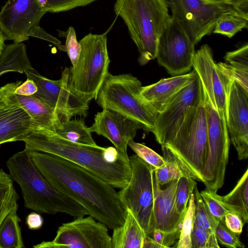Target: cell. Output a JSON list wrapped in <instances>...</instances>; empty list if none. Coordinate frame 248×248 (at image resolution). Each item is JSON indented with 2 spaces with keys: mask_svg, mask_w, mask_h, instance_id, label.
<instances>
[{
  "mask_svg": "<svg viewBox=\"0 0 248 248\" xmlns=\"http://www.w3.org/2000/svg\"><path fill=\"white\" fill-rule=\"evenodd\" d=\"M196 186L197 183L190 176H182L178 179L175 197V208L184 217L188 201Z\"/></svg>",
  "mask_w": 248,
  "mask_h": 248,
  "instance_id": "33",
  "label": "cell"
},
{
  "mask_svg": "<svg viewBox=\"0 0 248 248\" xmlns=\"http://www.w3.org/2000/svg\"><path fill=\"white\" fill-rule=\"evenodd\" d=\"M27 78L32 79L37 87L33 95L67 119L73 116L86 117L90 101L75 93L69 84L70 68H65L58 80L48 79L32 68L25 71Z\"/></svg>",
  "mask_w": 248,
  "mask_h": 248,
  "instance_id": "11",
  "label": "cell"
},
{
  "mask_svg": "<svg viewBox=\"0 0 248 248\" xmlns=\"http://www.w3.org/2000/svg\"><path fill=\"white\" fill-rule=\"evenodd\" d=\"M177 181L170 182L165 189H161L159 185L156 187L154 206L155 229L168 232L181 229L184 217L177 212L175 204Z\"/></svg>",
  "mask_w": 248,
  "mask_h": 248,
  "instance_id": "20",
  "label": "cell"
},
{
  "mask_svg": "<svg viewBox=\"0 0 248 248\" xmlns=\"http://www.w3.org/2000/svg\"><path fill=\"white\" fill-rule=\"evenodd\" d=\"M42 9L47 12L58 13L88 5L97 0H38Z\"/></svg>",
  "mask_w": 248,
  "mask_h": 248,
  "instance_id": "35",
  "label": "cell"
},
{
  "mask_svg": "<svg viewBox=\"0 0 248 248\" xmlns=\"http://www.w3.org/2000/svg\"><path fill=\"white\" fill-rule=\"evenodd\" d=\"M200 193L210 213L218 222L230 212L221 202L220 195L217 192L205 188Z\"/></svg>",
  "mask_w": 248,
  "mask_h": 248,
  "instance_id": "37",
  "label": "cell"
},
{
  "mask_svg": "<svg viewBox=\"0 0 248 248\" xmlns=\"http://www.w3.org/2000/svg\"><path fill=\"white\" fill-rule=\"evenodd\" d=\"M203 98L202 86L196 72L170 101L165 109L156 114L153 134L161 145L175 135L187 115Z\"/></svg>",
  "mask_w": 248,
  "mask_h": 248,
  "instance_id": "12",
  "label": "cell"
},
{
  "mask_svg": "<svg viewBox=\"0 0 248 248\" xmlns=\"http://www.w3.org/2000/svg\"><path fill=\"white\" fill-rule=\"evenodd\" d=\"M37 91V87L34 82L27 78V80L17 86L14 93L16 94L25 96L33 95Z\"/></svg>",
  "mask_w": 248,
  "mask_h": 248,
  "instance_id": "44",
  "label": "cell"
},
{
  "mask_svg": "<svg viewBox=\"0 0 248 248\" xmlns=\"http://www.w3.org/2000/svg\"><path fill=\"white\" fill-rule=\"evenodd\" d=\"M19 196L9 174L0 169V225L13 209L18 208Z\"/></svg>",
  "mask_w": 248,
  "mask_h": 248,
  "instance_id": "29",
  "label": "cell"
},
{
  "mask_svg": "<svg viewBox=\"0 0 248 248\" xmlns=\"http://www.w3.org/2000/svg\"><path fill=\"white\" fill-rule=\"evenodd\" d=\"M6 166L11 178L21 188L26 208L40 213H65L75 218L88 215L82 206L48 183L33 162L28 149L14 154Z\"/></svg>",
  "mask_w": 248,
  "mask_h": 248,
  "instance_id": "3",
  "label": "cell"
},
{
  "mask_svg": "<svg viewBox=\"0 0 248 248\" xmlns=\"http://www.w3.org/2000/svg\"><path fill=\"white\" fill-rule=\"evenodd\" d=\"M187 209L183 219L177 247L192 248L191 234L194 226L195 200L192 193L188 201Z\"/></svg>",
  "mask_w": 248,
  "mask_h": 248,
  "instance_id": "34",
  "label": "cell"
},
{
  "mask_svg": "<svg viewBox=\"0 0 248 248\" xmlns=\"http://www.w3.org/2000/svg\"><path fill=\"white\" fill-rule=\"evenodd\" d=\"M227 125L239 160L248 157V92L235 81L230 87L227 105Z\"/></svg>",
  "mask_w": 248,
  "mask_h": 248,
  "instance_id": "18",
  "label": "cell"
},
{
  "mask_svg": "<svg viewBox=\"0 0 248 248\" xmlns=\"http://www.w3.org/2000/svg\"><path fill=\"white\" fill-rule=\"evenodd\" d=\"M215 234L217 240L222 245L232 248H245L238 235L227 227L224 218L218 222L216 229Z\"/></svg>",
  "mask_w": 248,
  "mask_h": 248,
  "instance_id": "39",
  "label": "cell"
},
{
  "mask_svg": "<svg viewBox=\"0 0 248 248\" xmlns=\"http://www.w3.org/2000/svg\"><path fill=\"white\" fill-rule=\"evenodd\" d=\"M195 46L171 17L159 39L157 62L173 76L187 73L192 67Z\"/></svg>",
  "mask_w": 248,
  "mask_h": 248,
  "instance_id": "14",
  "label": "cell"
},
{
  "mask_svg": "<svg viewBox=\"0 0 248 248\" xmlns=\"http://www.w3.org/2000/svg\"><path fill=\"white\" fill-rule=\"evenodd\" d=\"M112 230L111 248H143L146 234L130 209L124 223Z\"/></svg>",
  "mask_w": 248,
  "mask_h": 248,
  "instance_id": "23",
  "label": "cell"
},
{
  "mask_svg": "<svg viewBox=\"0 0 248 248\" xmlns=\"http://www.w3.org/2000/svg\"><path fill=\"white\" fill-rule=\"evenodd\" d=\"M142 84L131 74L108 73L100 89L97 103L103 108L116 111L153 133L156 113L140 94Z\"/></svg>",
  "mask_w": 248,
  "mask_h": 248,
  "instance_id": "6",
  "label": "cell"
},
{
  "mask_svg": "<svg viewBox=\"0 0 248 248\" xmlns=\"http://www.w3.org/2000/svg\"><path fill=\"white\" fill-rule=\"evenodd\" d=\"M193 73V70L183 75L162 78L156 83L142 86L141 97L156 114L160 113L188 82Z\"/></svg>",
  "mask_w": 248,
  "mask_h": 248,
  "instance_id": "21",
  "label": "cell"
},
{
  "mask_svg": "<svg viewBox=\"0 0 248 248\" xmlns=\"http://www.w3.org/2000/svg\"><path fill=\"white\" fill-rule=\"evenodd\" d=\"M34 248H111V237L103 223L91 216L63 223L52 241H43Z\"/></svg>",
  "mask_w": 248,
  "mask_h": 248,
  "instance_id": "13",
  "label": "cell"
},
{
  "mask_svg": "<svg viewBox=\"0 0 248 248\" xmlns=\"http://www.w3.org/2000/svg\"><path fill=\"white\" fill-rule=\"evenodd\" d=\"M227 227L232 232L239 236L242 232L244 222L240 216L229 212L224 218Z\"/></svg>",
  "mask_w": 248,
  "mask_h": 248,
  "instance_id": "42",
  "label": "cell"
},
{
  "mask_svg": "<svg viewBox=\"0 0 248 248\" xmlns=\"http://www.w3.org/2000/svg\"><path fill=\"white\" fill-rule=\"evenodd\" d=\"M180 232L181 230L168 232L159 229H155L150 236L164 248H167L170 247L177 240L179 239Z\"/></svg>",
  "mask_w": 248,
  "mask_h": 248,
  "instance_id": "40",
  "label": "cell"
},
{
  "mask_svg": "<svg viewBox=\"0 0 248 248\" xmlns=\"http://www.w3.org/2000/svg\"><path fill=\"white\" fill-rule=\"evenodd\" d=\"M224 206L230 211L240 216L244 223L248 221V169L234 188L225 196H220Z\"/></svg>",
  "mask_w": 248,
  "mask_h": 248,
  "instance_id": "26",
  "label": "cell"
},
{
  "mask_svg": "<svg viewBox=\"0 0 248 248\" xmlns=\"http://www.w3.org/2000/svg\"><path fill=\"white\" fill-rule=\"evenodd\" d=\"M114 12L127 25L141 65L156 58L159 38L171 18L165 0H116Z\"/></svg>",
  "mask_w": 248,
  "mask_h": 248,
  "instance_id": "4",
  "label": "cell"
},
{
  "mask_svg": "<svg viewBox=\"0 0 248 248\" xmlns=\"http://www.w3.org/2000/svg\"><path fill=\"white\" fill-rule=\"evenodd\" d=\"M248 17L237 11L228 13L216 23L213 33L232 38L236 33L248 27Z\"/></svg>",
  "mask_w": 248,
  "mask_h": 248,
  "instance_id": "30",
  "label": "cell"
},
{
  "mask_svg": "<svg viewBox=\"0 0 248 248\" xmlns=\"http://www.w3.org/2000/svg\"><path fill=\"white\" fill-rule=\"evenodd\" d=\"M143 248H164L156 243L151 236L146 235L143 243Z\"/></svg>",
  "mask_w": 248,
  "mask_h": 248,
  "instance_id": "47",
  "label": "cell"
},
{
  "mask_svg": "<svg viewBox=\"0 0 248 248\" xmlns=\"http://www.w3.org/2000/svg\"><path fill=\"white\" fill-rule=\"evenodd\" d=\"M46 12L38 0H8L0 12V32L5 40H27Z\"/></svg>",
  "mask_w": 248,
  "mask_h": 248,
  "instance_id": "16",
  "label": "cell"
},
{
  "mask_svg": "<svg viewBox=\"0 0 248 248\" xmlns=\"http://www.w3.org/2000/svg\"><path fill=\"white\" fill-rule=\"evenodd\" d=\"M224 62L216 63L218 68L248 92V45L228 52Z\"/></svg>",
  "mask_w": 248,
  "mask_h": 248,
  "instance_id": "24",
  "label": "cell"
},
{
  "mask_svg": "<svg viewBox=\"0 0 248 248\" xmlns=\"http://www.w3.org/2000/svg\"><path fill=\"white\" fill-rule=\"evenodd\" d=\"M30 150L61 157L92 171L114 188L122 189L128 184L131 172L129 158L113 147L88 146L67 140L54 131L33 129L22 140Z\"/></svg>",
  "mask_w": 248,
  "mask_h": 248,
  "instance_id": "2",
  "label": "cell"
},
{
  "mask_svg": "<svg viewBox=\"0 0 248 248\" xmlns=\"http://www.w3.org/2000/svg\"><path fill=\"white\" fill-rule=\"evenodd\" d=\"M14 91V98L31 118L33 129L42 128L54 131L62 121L67 119L34 95H21Z\"/></svg>",
  "mask_w": 248,
  "mask_h": 248,
  "instance_id": "22",
  "label": "cell"
},
{
  "mask_svg": "<svg viewBox=\"0 0 248 248\" xmlns=\"http://www.w3.org/2000/svg\"><path fill=\"white\" fill-rule=\"evenodd\" d=\"M163 145L190 177L203 182V172L208 152L203 98L199 105L190 111L174 137Z\"/></svg>",
  "mask_w": 248,
  "mask_h": 248,
  "instance_id": "5",
  "label": "cell"
},
{
  "mask_svg": "<svg viewBox=\"0 0 248 248\" xmlns=\"http://www.w3.org/2000/svg\"><path fill=\"white\" fill-rule=\"evenodd\" d=\"M22 81L0 88V145L22 141L33 130L31 118L14 98L13 93Z\"/></svg>",
  "mask_w": 248,
  "mask_h": 248,
  "instance_id": "17",
  "label": "cell"
},
{
  "mask_svg": "<svg viewBox=\"0 0 248 248\" xmlns=\"http://www.w3.org/2000/svg\"><path fill=\"white\" fill-rule=\"evenodd\" d=\"M172 12V18L185 31L196 45L203 37L213 33L218 19L224 15L237 11L230 5L208 0H165ZM238 12V11H237Z\"/></svg>",
  "mask_w": 248,
  "mask_h": 248,
  "instance_id": "9",
  "label": "cell"
},
{
  "mask_svg": "<svg viewBox=\"0 0 248 248\" xmlns=\"http://www.w3.org/2000/svg\"><path fill=\"white\" fill-rule=\"evenodd\" d=\"M129 158L131 176L126 186L118 192V196L125 209L131 210L146 234L150 236L155 227L154 200L159 184L154 167L137 155Z\"/></svg>",
  "mask_w": 248,
  "mask_h": 248,
  "instance_id": "8",
  "label": "cell"
},
{
  "mask_svg": "<svg viewBox=\"0 0 248 248\" xmlns=\"http://www.w3.org/2000/svg\"><path fill=\"white\" fill-rule=\"evenodd\" d=\"M54 131L74 143L88 146L97 145L83 118L63 120Z\"/></svg>",
  "mask_w": 248,
  "mask_h": 248,
  "instance_id": "27",
  "label": "cell"
},
{
  "mask_svg": "<svg viewBox=\"0 0 248 248\" xmlns=\"http://www.w3.org/2000/svg\"><path fill=\"white\" fill-rule=\"evenodd\" d=\"M4 38L2 36L1 33L0 32V57L6 46L4 44Z\"/></svg>",
  "mask_w": 248,
  "mask_h": 248,
  "instance_id": "48",
  "label": "cell"
},
{
  "mask_svg": "<svg viewBox=\"0 0 248 248\" xmlns=\"http://www.w3.org/2000/svg\"><path fill=\"white\" fill-rule=\"evenodd\" d=\"M211 234L194 223L191 234L192 248H207Z\"/></svg>",
  "mask_w": 248,
  "mask_h": 248,
  "instance_id": "41",
  "label": "cell"
},
{
  "mask_svg": "<svg viewBox=\"0 0 248 248\" xmlns=\"http://www.w3.org/2000/svg\"><path fill=\"white\" fill-rule=\"evenodd\" d=\"M32 68L24 44L14 43L5 46L0 57V76L10 72L24 73Z\"/></svg>",
  "mask_w": 248,
  "mask_h": 248,
  "instance_id": "25",
  "label": "cell"
},
{
  "mask_svg": "<svg viewBox=\"0 0 248 248\" xmlns=\"http://www.w3.org/2000/svg\"><path fill=\"white\" fill-rule=\"evenodd\" d=\"M161 147L166 163L164 166L155 168V170L156 178L159 185L170 183L182 176H190L172 157L166 146L162 145Z\"/></svg>",
  "mask_w": 248,
  "mask_h": 248,
  "instance_id": "31",
  "label": "cell"
},
{
  "mask_svg": "<svg viewBox=\"0 0 248 248\" xmlns=\"http://www.w3.org/2000/svg\"><path fill=\"white\" fill-rule=\"evenodd\" d=\"M128 146L136 155L155 168H160L166 163V160L163 157L145 145L134 141V140L128 142Z\"/></svg>",
  "mask_w": 248,
  "mask_h": 248,
  "instance_id": "36",
  "label": "cell"
},
{
  "mask_svg": "<svg viewBox=\"0 0 248 248\" xmlns=\"http://www.w3.org/2000/svg\"><path fill=\"white\" fill-rule=\"evenodd\" d=\"M66 37L64 45H60L57 46L60 51L66 52L70 60L72 66L77 62L81 52V46L78 41L75 31L73 27H70L66 32H63Z\"/></svg>",
  "mask_w": 248,
  "mask_h": 248,
  "instance_id": "38",
  "label": "cell"
},
{
  "mask_svg": "<svg viewBox=\"0 0 248 248\" xmlns=\"http://www.w3.org/2000/svg\"><path fill=\"white\" fill-rule=\"evenodd\" d=\"M211 2L232 6L239 13L248 17V0H208Z\"/></svg>",
  "mask_w": 248,
  "mask_h": 248,
  "instance_id": "43",
  "label": "cell"
},
{
  "mask_svg": "<svg viewBox=\"0 0 248 248\" xmlns=\"http://www.w3.org/2000/svg\"><path fill=\"white\" fill-rule=\"evenodd\" d=\"M192 67L199 76L210 103L227 123V98L233 80L218 68L212 50L207 44L195 52Z\"/></svg>",
  "mask_w": 248,
  "mask_h": 248,
  "instance_id": "15",
  "label": "cell"
},
{
  "mask_svg": "<svg viewBox=\"0 0 248 248\" xmlns=\"http://www.w3.org/2000/svg\"><path fill=\"white\" fill-rule=\"evenodd\" d=\"M95 132L108 139L121 154L126 155L128 142L134 140L137 131L142 129L139 123L113 110L103 109L97 112L94 122L89 127Z\"/></svg>",
  "mask_w": 248,
  "mask_h": 248,
  "instance_id": "19",
  "label": "cell"
},
{
  "mask_svg": "<svg viewBox=\"0 0 248 248\" xmlns=\"http://www.w3.org/2000/svg\"><path fill=\"white\" fill-rule=\"evenodd\" d=\"M26 223L29 229L31 230H38L40 229L44 223L42 217L37 212H31L28 215Z\"/></svg>",
  "mask_w": 248,
  "mask_h": 248,
  "instance_id": "45",
  "label": "cell"
},
{
  "mask_svg": "<svg viewBox=\"0 0 248 248\" xmlns=\"http://www.w3.org/2000/svg\"><path fill=\"white\" fill-rule=\"evenodd\" d=\"M193 191L195 200L194 223L209 233L216 234V229L219 222L210 213L203 201L197 186L194 187Z\"/></svg>",
  "mask_w": 248,
  "mask_h": 248,
  "instance_id": "32",
  "label": "cell"
},
{
  "mask_svg": "<svg viewBox=\"0 0 248 248\" xmlns=\"http://www.w3.org/2000/svg\"><path fill=\"white\" fill-rule=\"evenodd\" d=\"M28 150L33 162L48 183L82 206L88 215L111 230L124 223L125 209L114 187L72 162L48 153Z\"/></svg>",
  "mask_w": 248,
  "mask_h": 248,
  "instance_id": "1",
  "label": "cell"
},
{
  "mask_svg": "<svg viewBox=\"0 0 248 248\" xmlns=\"http://www.w3.org/2000/svg\"><path fill=\"white\" fill-rule=\"evenodd\" d=\"M107 32L88 34L79 43L82 47L79 59L70 68L69 84L76 93L90 102L97 99L108 72L110 59Z\"/></svg>",
  "mask_w": 248,
  "mask_h": 248,
  "instance_id": "7",
  "label": "cell"
},
{
  "mask_svg": "<svg viewBox=\"0 0 248 248\" xmlns=\"http://www.w3.org/2000/svg\"><path fill=\"white\" fill-rule=\"evenodd\" d=\"M18 208L12 210L0 225V248H22L24 247L17 214Z\"/></svg>",
  "mask_w": 248,
  "mask_h": 248,
  "instance_id": "28",
  "label": "cell"
},
{
  "mask_svg": "<svg viewBox=\"0 0 248 248\" xmlns=\"http://www.w3.org/2000/svg\"><path fill=\"white\" fill-rule=\"evenodd\" d=\"M31 36L39 38L49 41L58 46L61 42L55 37L47 33L40 26L37 27L32 33Z\"/></svg>",
  "mask_w": 248,
  "mask_h": 248,
  "instance_id": "46",
  "label": "cell"
},
{
  "mask_svg": "<svg viewBox=\"0 0 248 248\" xmlns=\"http://www.w3.org/2000/svg\"><path fill=\"white\" fill-rule=\"evenodd\" d=\"M203 98L207 121L208 152L203 172V183L206 188L217 192L224 184L228 162L229 135L226 122L220 117L204 91Z\"/></svg>",
  "mask_w": 248,
  "mask_h": 248,
  "instance_id": "10",
  "label": "cell"
}]
</instances>
